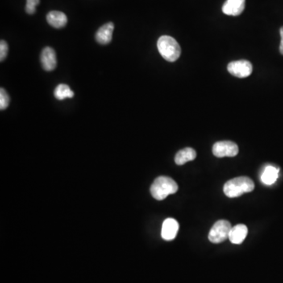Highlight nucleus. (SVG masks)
Segmentation results:
<instances>
[{
	"label": "nucleus",
	"mask_w": 283,
	"mask_h": 283,
	"mask_svg": "<svg viewBox=\"0 0 283 283\" xmlns=\"http://www.w3.org/2000/svg\"><path fill=\"white\" fill-rule=\"evenodd\" d=\"M255 188L253 181L246 176L234 178L229 180L223 187V192L226 197H237L243 193L252 191Z\"/></svg>",
	"instance_id": "nucleus-1"
},
{
	"label": "nucleus",
	"mask_w": 283,
	"mask_h": 283,
	"mask_svg": "<svg viewBox=\"0 0 283 283\" xmlns=\"http://www.w3.org/2000/svg\"><path fill=\"white\" fill-rule=\"evenodd\" d=\"M178 185L172 178L159 176L153 183L151 188V194L155 199L162 201L168 195L177 192Z\"/></svg>",
	"instance_id": "nucleus-2"
},
{
	"label": "nucleus",
	"mask_w": 283,
	"mask_h": 283,
	"mask_svg": "<svg viewBox=\"0 0 283 283\" xmlns=\"http://www.w3.org/2000/svg\"><path fill=\"white\" fill-rule=\"evenodd\" d=\"M157 49L160 55L170 63L176 62L181 55L180 44L176 39L169 35H162L159 38Z\"/></svg>",
	"instance_id": "nucleus-3"
},
{
	"label": "nucleus",
	"mask_w": 283,
	"mask_h": 283,
	"mask_svg": "<svg viewBox=\"0 0 283 283\" xmlns=\"http://www.w3.org/2000/svg\"><path fill=\"white\" fill-rule=\"evenodd\" d=\"M232 228L230 222L225 220L217 221L209 231V239L213 243H221L229 238V234Z\"/></svg>",
	"instance_id": "nucleus-4"
},
{
	"label": "nucleus",
	"mask_w": 283,
	"mask_h": 283,
	"mask_svg": "<svg viewBox=\"0 0 283 283\" xmlns=\"http://www.w3.org/2000/svg\"><path fill=\"white\" fill-rule=\"evenodd\" d=\"M227 70L230 74L238 78H246L252 72V65L247 60L234 61L229 63Z\"/></svg>",
	"instance_id": "nucleus-5"
},
{
	"label": "nucleus",
	"mask_w": 283,
	"mask_h": 283,
	"mask_svg": "<svg viewBox=\"0 0 283 283\" xmlns=\"http://www.w3.org/2000/svg\"><path fill=\"white\" fill-rule=\"evenodd\" d=\"M213 155L217 157L236 156L238 154V147L236 143L231 141L217 142L213 147Z\"/></svg>",
	"instance_id": "nucleus-6"
},
{
	"label": "nucleus",
	"mask_w": 283,
	"mask_h": 283,
	"mask_svg": "<svg viewBox=\"0 0 283 283\" xmlns=\"http://www.w3.org/2000/svg\"><path fill=\"white\" fill-rule=\"evenodd\" d=\"M40 61L44 70H54L57 66L56 53L55 50L51 47H45L42 51Z\"/></svg>",
	"instance_id": "nucleus-7"
},
{
	"label": "nucleus",
	"mask_w": 283,
	"mask_h": 283,
	"mask_svg": "<svg viewBox=\"0 0 283 283\" xmlns=\"http://www.w3.org/2000/svg\"><path fill=\"white\" fill-rule=\"evenodd\" d=\"M179 223L172 218H168L164 221L161 229V237L165 241H172L176 238L179 230Z\"/></svg>",
	"instance_id": "nucleus-8"
},
{
	"label": "nucleus",
	"mask_w": 283,
	"mask_h": 283,
	"mask_svg": "<svg viewBox=\"0 0 283 283\" xmlns=\"http://www.w3.org/2000/svg\"><path fill=\"white\" fill-rule=\"evenodd\" d=\"M246 0H226L223 5V14L229 16H238L245 10Z\"/></svg>",
	"instance_id": "nucleus-9"
},
{
	"label": "nucleus",
	"mask_w": 283,
	"mask_h": 283,
	"mask_svg": "<svg viewBox=\"0 0 283 283\" xmlns=\"http://www.w3.org/2000/svg\"><path fill=\"white\" fill-rule=\"evenodd\" d=\"M113 30H114L113 23L109 22V23L105 24L96 32V40L102 45L110 43L113 37Z\"/></svg>",
	"instance_id": "nucleus-10"
},
{
	"label": "nucleus",
	"mask_w": 283,
	"mask_h": 283,
	"mask_svg": "<svg viewBox=\"0 0 283 283\" xmlns=\"http://www.w3.org/2000/svg\"><path fill=\"white\" fill-rule=\"evenodd\" d=\"M248 234V228L244 224H238L232 226L229 234V240L233 244H241Z\"/></svg>",
	"instance_id": "nucleus-11"
},
{
	"label": "nucleus",
	"mask_w": 283,
	"mask_h": 283,
	"mask_svg": "<svg viewBox=\"0 0 283 283\" xmlns=\"http://www.w3.org/2000/svg\"><path fill=\"white\" fill-rule=\"evenodd\" d=\"M47 21L49 23L50 26L55 29H61L66 26L67 17L63 12L53 10L48 13L47 15Z\"/></svg>",
	"instance_id": "nucleus-12"
},
{
	"label": "nucleus",
	"mask_w": 283,
	"mask_h": 283,
	"mask_svg": "<svg viewBox=\"0 0 283 283\" xmlns=\"http://www.w3.org/2000/svg\"><path fill=\"white\" fill-rule=\"evenodd\" d=\"M196 156H197V154L193 148L187 147V148L183 149L176 154L175 162L178 165H183L188 161L194 160L196 158Z\"/></svg>",
	"instance_id": "nucleus-13"
},
{
	"label": "nucleus",
	"mask_w": 283,
	"mask_h": 283,
	"mask_svg": "<svg viewBox=\"0 0 283 283\" xmlns=\"http://www.w3.org/2000/svg\"><path fill=\"white\" fill-rule=\"evenodd\" d=\"M279 169L273 165H268L261 175V181L266 185H272L277 180Z\"/></svg>",
	"instance_id": "nucleus-14"
},
{
	"label": "nucleus",
	"mask_w": 283,
	"mask_h": 283,
	"mask_svg": "<svg viewBox=\"0 0 283 283\" xmlns=\"http://www.w3.org/2000/svg\"><path fill=\"white\" fill-rule=\"evenodd\" d=\"M55 98L58 100H64L71 98L74 96V93L66 84H61L55 88L54 92Z\"/></svg>",
	"instance_id": "nucleus-15"
},
{
	"label": "nucleus",
	"mask_w": 283,
	"mask_h": 283,
	"mask_svg": "<svg viewBox=\"0 0 283 283\" xmlns=\"http://www.w3.org/2000/svg\"><path fill=\"white\" fill-rule=\"evenodd\" d=\"M10 104V96L7 94L5 89H0V110H3L9 106Z\"/></svg>",
	"instance_id": "nucleus-16"
},
{
	"label": "nucleus",
	"mask_w": 283,
	"mask_h": 283,
	"mask_svg": "<svg viewBox=\"0 0 283 283\" xmlns=\"http://www.w3.org/2000/svg\"><path fill=\"white\" fill-rule=\"evenodd\" d=\"M26 11L27 14H33L35 13V7L39 4V0H26Z\"/></svg>",
	"instance_id": "nucleus-17"
},
{
	"label": "nucleus",
	"mask_w": 283,
	"mask_h": 283,
	"mask_svg": "<svg viewBox=\"0 0 283 283\" xmlns=\"http://www.w3.org/2000/svg\"><path fill=\"white\" fill-rule=\"evenodd\" d=\"M8 50H9V47H8L7 43L5 40H1L0 42V61L1 62H2L7 56Z\"/></svg>",
	"instance_id": "nucleus-18"
},
{
	"label": "nucleus",
	"mask_w": 283,
	"mask_h": 283,
	"mask_svg": "<svg viewBox=\"0 0 283 283\" xmlns=\"http://www.w3.org/2000/svg\"><path fill=\"white\" fill-rule=\"evenodd\" d=\"M280 35H281V43H280V51L283 55V27L280 29Z\"/></svg>",
	"instance_id": "nucleus-19"
}]
</instances>
